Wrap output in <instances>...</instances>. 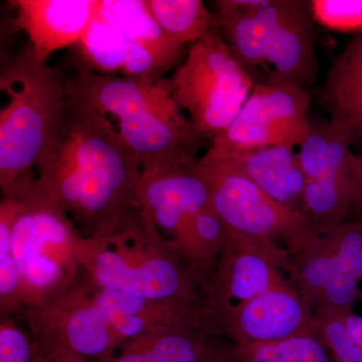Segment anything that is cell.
I'll use <instances>...</instances> for the list:
<instances>
[{"mask_svg":"<svg viewBox=\"0 0 362 362\" xmlns=\"http://www.w3.org/2000/svg\"><path fill=\"white\" fill-rule=\"evenodd\" d=\"M39 362H93L85 357L70 352H52L40 356Z\"/></svg>","mask_w":362,"mask_h":362,"instance_id":"4dcf8cb0","label":"cell"},{"mask_svg":"<svg viewBox=\"0 0 362 362\" xmlns=\"http://www.w3.org/2000/svg\"><path fill=\"white\" fill-rule=\"evenodd\" d=\"M68 96L118 119L119 133L143 169L194 165L202 136L183 113L170 78L104 75L76 64Z\"/></svg>","mask_w":362,"mask_h":362,"instance_id":"7a4b0ae2","label":"cell"},{"mask_svg":"<svg viewBox=\"0 0 362 362\" xmlns=\"http://www.w3.org/2000/svg\"><path fill=\"white\" fill-rule=\"evenodd\" d=\"M209 362H240L238 359L237 354H235V346L233 343L230 342L228 345L218 352L214 358H211Z\"/></svg>","mask_w":362,"mask_h":362,"instance_id":"1f68e13d","label":"cell"},{"mask_svg":"<svg viewBox=\"0 0 362 362\" xmlns=\"http://www.w3.org/2000/svg\"><path fill=\"white\" fill-rule=\"evenodd\" d=\"M356 173L357 190L356 202L351 214H354V220H362V156L356 153Z\"/></svg>","mask_w":362,"mask_h":362,"instance_id":"f546056e","label":"cell"},{"mask_svg":"<svg viewBox=\"0 0 362 362\" xmlns=\"http://www.w3.org/2000/svg\"><path fill=\"white\" fill-rule=\"evenodd\" d=\"M310 104V90L304 88L256 82L239 115L209 149L295 148L308 132Z\"/></svg>","mask_w":362,"mask_h":362,"instance_id":"8fae6325","label":"cell"},{"mask_svg":"<svg viewBox=\"0 0 362 362\" xmlns=\"http://www.w3.org/2000/svg\"><path fill=\"white\" fill-rule=\"evenodd\" d=\"M235 346L240 362H334L315 332L282 341Z\"/></svg>","mask_w":362,"mask_h":362,"instance_id":"cb8c5ba5","label":"cell"},{"mask_svg":"<svg viewBox=\"0 0 362 362\" xmlns=\"http://www.w3.org/2000/svg\"><path fill=\"white\" fill-rule=\"evenodd\" d=\"M21 199H4L0 202V311L1 316L23 315L20 274L11 249V233Z\"/></svg>","mask_w":362,"mask_h":362,"instance_id":"603a6c76","label":"cell"},{"mask_svg":"<svg viewBox=\"0 0 362 362\" xmlns=\"http://www.w3.org/2000/svg\"><path fill=\"white\" fill-rule=\"evenodd\" d=\"M216 18L221 37L250 74L271 65L267 83L307 90L315 83L319 64L310 1L237 0L230 13Z\"/></svg>","mask_w":362,"mask_h":362,"instance_id":"5b68a950","label":"cell"},{"mask_svg":"<svg viewBox=\"0 0 362 362\" xmlns=\"http://www.w3.org/2000/svg\"><path fill=\"white\" fill-rule=\"evenodd\" d=\"M197 162L141 170L140 209L169 240L197 211L211 206L209 185Z\"/></svg>","mask_w":362,"mask_h":362,"instance_id":"5bb4252c","label":"cell"},{"mask_svg":"<svg viewBox=\"0 0 362 362\" xmlns=\"http://www.w3.org/2000/svg\"><path fill=\"white\" fill-rule=\"evenodd\" d=\"M76 47L86 68L136 78H162L182 49L161 30L145 0H101L96 20Z\"/></svg>","mask_w":362,"mask_h":362,"instance_id":"52a82bcc","label":"cell"},{"mask_svg":"<svg viewBox=\"0 0 362 362\" xmlns=\"http://www.w3.org/2000/svg\"><path fill=\"white\" fill-rule=\"evenodd\" d=\"M314 316L291 281L216 315L221 337L235 345L282 341L314 332Z\"/></svg>","mask_w":362,"mask_h":362,"instance_id":"4fadbf2b","label":"cell"},{"mask_svg":"<svg viewBox=\"0 0 362 362\" xmlns=\"http://www.w3.org/2000/svg\"><path fill=\"white\" fill-rule=\"evenodd\" d=\"M140 181L139 161L108 115L68 96L58 151L25 194L63 211L81 237H101L139 206Z\"/></svg>","mask_w":362,"mask_h":362,"instance_id":"6da1fadb","label":"cell"},{"mask_svg":"<svg viewBox=\"0 0 362 362\" xmlns=\"http://www.w3.org/2000/svg\"><path fill=\"white\" fill-rule=\"evenodd\" d=\"M40 354L28 327H21L16 317L1 316L0 362H39Z\"/></svg>","mask_w":362,"mask_h":362,"instance_id":"83f0119b","label":"cell"},{"mask_svg":"<svg viewBox=\"0 0 362 362\" xmlns=\"http://www.w3.org/2000/svg\"><path fill=\"white\" fill-rule=\"evenodd\" d=\"M298 148L306 181L356 175V153L330 121L310 120L308 132Z\"/></svg>","mask_w":362,"mask_h":362,"instance_id":"ffe728a7","label":"cell"},{"mask_svg":"<svg viewBox=\"0 0 362 362\" xmlns=\"http://www.w3.org/2000/svg\"><path fill=\"white\" fill-rule=\"evenodd\" d=\"M78 255L82 273L100 289L148 299H204L199 279L140 206L113 233L81 237Z\"/></svg>","mask_w":362,"mask_h":362,"instance_id":"277c9868","label":"cell"},{"mask_svg":"<svg viewBox=\"0 0 362 362\" xmlns=\"http://www.w3.org/2000/svg\"><path fill=\"white\" fill-rule=\"evenodd\" d=\"M292 254L273 240L230 230L202 297L214 315L289 282Z\"/></svg>","mask_w":362,"mask_h":362,"instance_id":"7c38bea8","label":"cell"},{"mask_svg":"<svg viewBox=\"0 0 362 362\" xmlns=\"http://www.w3.org/2000/svg\"><path fill=\"white\" fill-rule=\"evenodd\" d=\"M287 274L312 308L328 286L340 279L354 278L317 232L312 233L303 249L292 255Z\"/></svg>","mask_w":362,"mask_h":362,"instance_id":"44dd1931","label":"cell"},{"mask_svg":"<svg viewBox=\"0 0 362 362\" xmlns=\"http://www.w3.org/2000/svg\"><path fill=\"white\" fill-rule=\"evenodd\" d=\"M40 356L70 352L95 361L120 346L98 304L96 287L82 273L77 283L51 301L21 315Z\"/></svg>","mask_w":362,"mask_h":362,"instance_id":"30bf717a","label":"cell"},{"mask_svg":"<svg viewBox=\"0 0 362 362\" xmlns=\"http://www.w3.org/2000/svg\"><path fill=\"white\" fill-rule=\"evenodd\" d=\"M337 310V309H335ZM342 320L346 324L352 337L356 340V342L361 345L362 349V316L356 314L354 309H347V310H337Z\"/></svg>","mask_w":362,"mask_h":362,"instance_id":"f1b7e54d","label":"cell"},{"mask_svg":"<svg viewBox=\"0 0 362 362\" xmlns=\"http://www.w3.org/2000/svg\"><path fill=\"white\" fill-rule=\"evenodd\" d=\"M197 169L209 185L211 206L230 230L281 240L292 255L303 249L316 232L303 211L272 199L238 171L204 157Z\"/></svg>","mask_w":362,"mask_h":362,"instance_id":"9c48e42d","label":"cell"},{"mask_svg":"<svg viewBox=\"0 0 362 362\" xmlns=\"http://www.w3.org/2000/svg\"><path fill=\"white\" fill-rule=\"evenodd\" d=\"M230 342L216 322L181 326L132 338L93 362H209Z\"/></svg>","mask_w":362,"mask_h":362,"instance_id":"ac0fdd59","label":"cell"},{"mask_svg":"<svg viewBox=\"0 0 362 362\" xmlns=\"http://www.w3.org/2000/svg\"><path fill=\"white\" fill-rule=\"evenodd\" d=\"M321 235L346 271L361 282L362 220L345 221Z\"/></svg>","mask_w":362,"mask_h":362,"instance_id":"484cf974","label":"cell"},{"mask_svg":"<svg viewBox=\"0 0 362 362\" xmlns=\"http://www.w3.org/2000/svg\"><path fill=\"white\" fill-rule=\"evenodd\" d=\"M314 332L329 351L334 362H362V349L356 342L339 312L335 309H317Z\"/></svg>","mask_w":362,"mask_h":362,"instance_id":"d4e9b609","label":"cell"},{"mask_svg":"<svg viewBox=\"0 0 362 362\" xmlns=\"http://www.w3.org/2000/svg\"><path fill=\"white\" fill-rule=\"evenodd\" d=\"M149 13L178 45H192L216 26V13L201 0H145Z\"/></svg>","mask_w":362,"mask_h":362,"instance_id":"7402d4cb","label":"cell"},{"mask_svg":"<svg viewBox=\"0 0 362 362\" xmlns=\"http://www.w3.org/2000/svg\"><path fill=\"white\" fill-rule=\"evenodd\" d=\"M170 82L195 129L211 141L237 118L256 83L233 56L218 25L190 45Z\"/></svg>","mask_w":362,"mask_h":362,"instance_id":"ba28073f","label":"cell"},{"mask_svg":"<svg viewBox=\"0 0 362 362\" xmlns=\"http://www.w3.org/2000/svg\"><path fill=\"white\" fill-rule=\"evenodd\" d=\"M314 20L341 33L362 32V0H312Z\"/></svg>","mask_w":362,"mask_h":362,"instance_id":"4316f807","label":"cell"},{"mask_svg":"<svg viewBox=\"0 0 362 362\" xmlns=\"http://www.w3.org/2000/svg\"><path fill=\"white\" fill-rule=\"evenodd\" d=\"M0 87L9 98L0 112V187L4 199H20L61 144L66 80L28 49L4 66Z\"/></svg>","mask_w":362,"mask_h":362,"instance_id":"3957f363","label":"cell"},{"mask_svg":"<svg viewBox=\"0 0 362 362\" xmlns=\"http://www.w3.org/2000/svg\"><path fill=\"white\" fill-rule=\"evenodd\" d=\"M11 233L20 274L23 314L71 289L82 275L81 235L58 207L26 194Z\"/></svg>","mask_w":362,"mask_h":362,"instance_id":"8992f818","label":"cell"},{"mask_svg":"<svg viewBox=\"0 0 362 362\" xmlns=\"http://www.w3.org/2000/svg\"><path fill=\"white\" fill-rule=\"evenodd\" d=\"M204 158L238 171L281 204L300 209L306 177L300 168L295 148L267 146L258 148L209 149ZM301 211V209H300Z\"/></svg>","mask_w":362,"mask_h":362,"instance_id":"e0dca14e","label":"cell"},{"mask_svg":"<svg viewBox=\"0 0 362 362\" xmlns=\"http://www.w3.org/2000/svg\"><path fill=\"white\" fill-rule=\"evenodd\" d=\"M320 102L330 123L362 156V32L331 61Z\"/></svg>","mask_w":362,"mask_h":362,"instance_id":"d6986e66","label":"cell"},{"mask_svg":"<svg viewBox=\"0 0 362 362\" xmlns=\"http://www.w3.org/2000/svg\"><path fill=\"white\" fill-rule=\"evenodd\" d=\"M16 23L30 40L28 49L40 63L54 52L78 45L99 14L100 0H13Z\"/></svg>","mask_w":362,"mask_h":362,"instance_id":"9a60e30c","label":"cell"},{"mask_svg":"<svg viewBox=\"0 0 362 362\" xmlns=\"http://www.w3.org/2000/svg\"><path fill=\"white\" fill-rule=\"evenodd\" d=\"M96 299L120 345L146 333L216 322L204 299H148L97 287Z\"/></svg>","mask_w":362,"mask_h":362,"instance_id":"2e32d148","label":"cell"}]
</instances>
